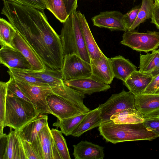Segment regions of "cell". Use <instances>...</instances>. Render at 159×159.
I'll return each mask as SVG.
<instances>
[{"label": "cell", "mask_w": 159, "mask_h": 159, "mask_svg": "<svg viewBox=\"0 0 159 159\" xmlns=\"http://www.w3.org/2000/svg\"><path fill=\"white\" fill-rule=\"evenodd\" d=\"M44 10L5 1L1 14L36 52L45 69L61 70L64 59L61 39Z\"/></svg>", "instance_id": "obj_1"}, {"label": "cell", "mask_w": 159, "mask_h": 159, "mask_svg": "<svg viewBox=\"0 0 159 159\" xmlns=\"http://www.w3.org/2000/svg\"><path fill=\"white\" fill-rule=\"evenodd\" d=\"M100 134L107 142L114 144L129 141L151 140L159 137L143 123L116 124L111 120L102 122L98 127Z\"/></svg>", "instance_id": "obj_2"}, {"label": "cell", "mask_w": 159, "mask_h": 159, "mask_svg": "<svg viewBox=\"0 0 159 159\" xmlns=\"http://www.w3.org/2000/svg\"><path fill=\"white\" fill-rule=\"evenodd\" d=\"M63 24L59 36L64 57L75 54L90 63L91 59L84 41L76 11H73Z\"/></svg>", "instance_id": "obj_3"}, {"label": "cell", "mask_w": 159, "mask_h": 159, "mask_svg": "<svg viewBox=\"0 0 159 159\" xmlns=\"http://www.w3.org/2000/svg\"><path fill=\"white\" fill-rule=\"evenodd\" d=\"M40 113L31 102L7 93L4 127L19 130Z\"/></svg>", "instance_id": "obj_4"}, {"label": "cell", "mask_w": 159, "mask_h": 159, "mask_svg": "<svg viewBox=\"0 0 159 159\" xmlns=\"http://www.w3.org/2000/svg\"><path fill=\"white\" fill-rule=\"evenodd\" d=\"M120 43L137 51L146 53L152 52L159 46V32L140 33L127 31L124 33Z\"/></svg>", "instance_id": "obj_5"}, {"label": "cell", "mask_w": 159, "mask_h": 159, "mask_svg": "<svg viewBox=\"0 0 159 159\" xmlns=\"http://www.w3.org/2000/svg\"><path fill=\"white\" fill-rule=\"evenodd\" d=\"M134 104L135 96L129 91L123 90L112 94L106 102L98 106L102 122L110 120L111 116L116 112L129 108L136 109Z\"/></svg>", "instance_id": "obj_6"}, {"label": "cell", "mask_w": 159, "mask_h": 159, "mask_svg": "<svg viewBox=\"0 0 159 159\" xmlns=\"http://www.w3.org/2000/svg\"><path fill=\"white\" fill-rule=\"evenodd\" d=\"M14 79L16 84L40 113L52 114L47 101V98L49 95L54 94L51 87L32 85Z\"/></svg>", "instance_id": "obj_7"}, {"label": "cell", "mask_w": 159, "mask_h": 159, "mask_svg": "<svg viewBox=\"0 0 159 159\" xmlns=\"http://www.w3.org/2000/svg\"><path fill=\"white\" fill-rule=\"evenodd\" d=\"M64 59L61 69L63 81L91 76L90 63L78 55L74 54L67 55L64 57Z\"/></svg>", "instance_id": "obj_8"}, {"label": "cell", "mask_w": 159, "mask_h": 159, "mask_svg": "<svg viewBox=\"0 0 159 159\" xmlns=\"http://www.w3.org/2000/svg\"><path fill=\"white\" fill-rule=\"evenodd\" d=\"M0 159H27L17 130L0 136Z\"/></svg>", "instance_id": "obj_9"}, {"label": "cell", "mask_w": 159, "mask_h": 159, "mask_svg": "<svg viewBox=\"0 0 159 159\" xmlns=\"http://www.w3.org/2000/svg\"><path fill=\"white\" fill-rule=\"evenodd\" d=\"M47 101L52 115L60 120L86 113L90 111L76 106L55 94L49 95Z\"/></svg>", "instance_id": "obj_10"}, {"label": "cell", "mask_w": 159, "mask_h": 159, "mask_svg": "<svg viewBox=\"0 0 159 159\" xmlns=\"http://www.w3.org/2000/svg\"><path fill=\"white\" fill-rule=\"evenodd\" d=\"M0 63L8 68L32 70L31 65L20 51L8 46H1Z\"/></svg>", "instance_id": "obj_11"}, {"label": "cell", "mask_w": 159, "mask_h": 159, "mask_svg": "<svg viewBox=\"0 0 159 159\" xmlns=\"http://www.w3.org/2000/svg\"><path fill=\"white\" fill-rule=\"evenodd\" d=\"M63 82L67 86L88 95L95 93L106 91L111 88L109 84L92 76L63 81Z\"/></svg>", "instance_id": "obj_12"}, {"label": "cell", "mask_w": 159, "mask_h": 159, "mask_svg": "<svg viewBox=\"0 0 159 159\" xmlns=\"http://www.w3.org/2000/svg\"><path fill=\"white\" fill-rule=\"evenodd\" d=\"M123 15L117 11H102L93 17L92 20L94 26L107 28L111 31L126 32L127 30L123 22Z\"/></svg>", "instance_id": "obj_13"}, {"label": "cell", "mask_w": 159, "mask_h": 159, "mask_svg": "<svg viewBox=\"0 0 159 159\" xmlns=\"http://www.w3.org/2000/svg\"><path fill=\"white\" fill-rule=\"evenodd\" d=\"M90 64L91 76L106 84L111 83L114 77L110 58L103 53L100 58L91 59Z\"/></svg>", "instance_id": "obj_14"}, {"label": "cell", "mask_w": 159, "mask_h": 159, "mask_svg": "<svg viewBox=\"0 0 159 159\" xmlns=\"http://www.w3.org/2000/svg\"><path fill=\"white\" fill-rule=\"evenodd\" d=\"M134 106L144 117L159 116V93L135 96Z\"/></svg>", "instance_id": "obj_15"}, {"label": "cell", "mask_w": 159, "mask_h": 159, "mask_svg": "<svg viewBox=\"0 0 159 159\" xmlns=\"http://www.w3.org/2000/svg\"><path fill=\"white\" fill-rule=\"evenodd\" d=\"M12 46L21 52L31 65L32 70L45 69L36 52L17 31L12 41Z\"/></svg>", "instance_id": "obj_16"}, {"label": "cell", "mask_w": 159, "mask_h": 159, "mask_svg": "<svg viewBox=\"0 0 159 159\" xmlns=\"http://www.w3.org/2000/svg\"><path fill=\"white\" fill-rule=\"evenodd\" d=\"M37 138L43 152V159H61L48 124L41 130Z\"/></svg>", "instance_id": "obj_17"}, {"label": "cell", "mask_w": 159, "mask_h": 159, "mask_svg": "<svg viewBox=\"0 0 159 159\" xmlns=\"http://www.w3.org/2000/svg\"><path fill=\"white\" fill-rule=\"evenodd\" d=\"M72 154L75 159H103L104 148L86 140L73 145Z\"/></svg>", "instance_id": "obj_18"}, {"label": "cell", "mask_w": 159, "mask_h": 159, "mask_svg": "<svg viewBox=\"0 0 159 159\" xmlns=\"http://www.w3.org/2000/svg\"><path fill=\"white\" fill-rule=\"evenodd\" d=\"M48 117L43 114L38 116L18 130L20 137L32 143L37 138L41 130L48 124Z\"/></svg>", "instance_id": "obj_19"}, {"label": "cell", "mask_w": 159, "mask_h": 159, "mask_svg": "<svg viewBox=\"0 0 159 159\" xmlns=\"http://www.w3.org/2000/svg\"><path fill=\"white\" fill-rule=\"evenodd\" d=\"M76 13L79 19L84 41L91 59L100 58L103 53L91 33L84 14L80 11Z\"/></svg>", "instance_id": "obj_20"}, {"label": "cell", "mask_w": 159, "mask_h": 159, "mask_svg": "<svg viewBox=\"0 0 159 159\" xmlns=\"http://www.w3.org/2000/svg\"><path fill=\"white\" fill-rule=\"evenodd\" d=\"M152 78L150 75L136 70L132 73L123 83L129 91L137 96L143 93Z\"/></svg>", "instance_id": "obj_21"}, {"label": "cell", "mask_w": 159, "mask_h": 159, "mask_svg": "<svg viewBox=\"0 0 159 159\" xmlns=\"http://www.w3.org/2000/svg\"><path fill=\"white\" fill-rule=\"evenodd\" d=\"M102 122L101 110L98 107L87 113L73 130L71 135L80 137L88 131L99 127Z\"/></svg>", "instance_id": "obj_22"}, {"label": "cell", "mask_w": 159, "mask_h": 159, "mask_svg": "<svg viewBox=\"0 0 159 159\" xmlns=\"http://www.w3.org/2000/svg\"><path fill=\"white\" fill-rule=\"evenodd\" d=\"M54 93L75 105L90 111L84 103L85 94L65 84L63 82L51 87Z\"/></svg>", "instance_id": "obj_23"}, {"label": "cell", "mask_w": 159, "mask_h": 159, "mask_svg": "<svg viewBox=\"0 0 159 159\" xmlns=\"http://www.w3.org/2000/svg\"><path fill=\"white\" fill-rule=\"evenodd\" d=\"M114 78L125 81L134 72L137 70V67L128 59L120 55L110 58Z\"/></svg>", "instance_id": "obj_24"}, {"label": "cell", "mask_w": 159, "mask_h": 159, "mask_svg": "<svg viewBox=\"0 0 159 159\" xmlns=\"http://www.w3.org/2000/svg\"><path fill=\"white\" fill-rule=\"evenodd\" d=\"M139 71L153 77L159 74V49L151 53L140 54Z\"/></svg>", "instance_id": "obj_25"}, {"label": "cell", "mask_w": 159, "mask_h": 159, "mask_svg": "<svg viewBox=\"0 0 159 159\" xmlns=\"http://www.w3.org/2000/svg\"><path fill=\"white\" fill-rule=\"evenodd\" d=\"M110 120L116 124H133L143 123L144 118L136 109L129 108L115 113Z\"/></svg>", "instance_id": "obj_26"}, {"label": "cell", "mask_w": 159, "mask_h": 159, "mask_svg": "<svg viewBox=\"0 0 159 159\" xmlns=\"http://www.w3.org/2000/svg\"><path fill=\"white\" fill-rule=\"evenodd\" d=\"M30 74L42 80L51 87L63 82L61 70H25Z\"/></svg>", "instance_id": "obj_27"}, {"label": "cell", "mask_w": 159, "mask_h": 159, "mask_svg": "<svg viewBox=\"0 0 159 159\" xmlns=\"http://www.w3.org/2000/svg\"><path fill=\"white\" fill-rule=\"evenodd\" d=\"M46 7L61 23L65 22L69 16L67 14L64 0H43Z\"/></svg>", "instance_id": "obj_28"}, {"label": "cell", "mask_w": 159, "mask_h": 159, "mask_svg": "<svg viewBox=\"0 0 159 159\" xmlns=\"http://www.w3.org/2000/svg\"><path fill=\"white\" fill-rule=\"evenodd\" d=\"M87 113L80 114L61 120L57 119L53 123V126L59 128L62 133L66 136L71 135V133Z\"/></svg>", "instance_id": "obj_29"}, {"label": "cell", "mask_w": 159, "mask_h": 159, "mask_svg": "<svg viewBox=\"0 0 159 159\" xmlns=\"http://www.w3.org/2000/svg\"><path fill=\"white\" fill-rule=\"evenodd\" d=\"M16 31L11 24L3 18L0 19V44L12 47V42Z\"/></svg>", "instance_id": "obj_30"}, {"label": "cell", "mask_w": 159, "mask_h": 159, "mask_svg": "<svg viewBox=\"0 0 159 159\" xmlns=\"http://www.w3.org/2000/svg\"><path fill=\"white\" fill-rule=\"evenodd\" d=\"M8 69V74L15 79L32 85L51 87L41 80L30 74L25 70L13 68Z\"/></svg>", "instance_id": "obj_31"}, {"label": "cell", "mask_w": 159, "mask_h": 159, "mask_svg": "<svg viewBox=\"0 0 159 159\" xmlns=\"http://www.w3.org/2000/svg\"><path fill=\"white\" fill-rule=\"evenodd\" d=\"M154 4V0H142V4L136 20L127 31H134L140 24L151 18Z\"/></svg>", "instance_id": "obj_32"}, {"label": "cell", "mask_w": 159, "mask_h": 159, "mask_svg": "<svg viewBox=\"0 0 159 159\" xmlns=\"http://www.w3.org/2000/svg\"><path fill=\"white\" fill-rule=\"evenodd\" d=\"M51 131L61 159H70L66 141L62 135L61 131L54 128H52Z\"/></svg>", "instance_id": "obj_33"}, {"label": "cell", "mask_w": 159, "mask_h": 159, "mask_svg": "<svg viewBox=\"0 0 159 159\" xmlns=\"http://www.w3.org/2000/svg\"><path fill=\"white\" fill-rule=\"evenodd\" d=\"M7 94V82H0V136L4 134L3 130L5 116L6 101Z\"/></svg>", "instance_id": "obj_34"}, {"label": "cell", "mask_w": 159, "mask_h": 159, "mask_svg": "<svg viewBox=\"0 0 159 159\" xmlns=\"http://www.w3.org/2000/svg\"><path fill=\"white\" fill-rule=\"evenodd\" d=\"M10 76L9 80L7 82V93L31 102L24 92L16 84L14 78L11 75Z\"/></svg>", "instance_id": "obj_35"}, {"label": "cell", "mask_w": 159, "mask_h": 159, "mask_svg": "<svg viewBox=\"0 0 159 159\" xmlns=\"http://www.w3.org/2000/svg\"><path fill=\"white\" fill-rule=\"evenodd\" d=\"M140 7L138 6L132 8L122 17L123 23L128 30L133 25L137 18Z\"/></svg>", "instance_id": "obj_36"}, {"label": "cell", "mask_w": 159, "mask_h": 159, "mask_svg": "<svg viewBox=\"0 0 159 159\" xmlns=\"http://www.w3.org/2000/svg\"><path fill=\"white\" fill-rule=\"evenodd\" d=\"M144 118V125L159 135V116Z\"/></svg>", "instance_id": "obj_37"}, {"label": "cell", "mask_w": 159, "mask_h": 159, "mask_svg": "<svg viewBox=\"0 0 159 159\" xmlns=\"http://www.w3.org/2000/svg\"><path fill=\"white\" fill-rule=\"evenodd\" d=\"M20 137L26 159H40L31 143Z\"/></svg>", "instance_id": "obj_38"}, {"label": "cell", "mask_w": 159, "mask_h": 159, "mask_svg": "<svg viewBox=\"0 0 159 159\" xmlns=\"http://www.w3.org/2000/svg\"><path fill=\"white\" fill-rule=\"evenodd\" d=\"M16 2L39 9L44 10L47 7L43 0H2Z\"/></svg>", "instance_id": "obj_39"}, {"label": "cell", "mask_w": 159, "mask_h": 159, "mask_svg": "<svg viewBox=\"0 0 159 159\" xmlns=\"http://www.w3.org/2000/svg\"><path fill=\"white\" fill-rule=\"evenodd\" d=\"M159 93V74L153 77L143 93Z\"/></svg>", "instance_id": "obj_40"}, {"label": "cell", "mask_w": 159, "mask_h": 159, "mask_svg": "<svg viewBox=\"0 0 159 159\" xmlns=\"http://www.w3.org/2000/svg\"><path fill=\"white\" fill-rule=\"evenodd\" d=\"M151 22L159 30V4L154 3L151 16Z\"/></svg>", "instance_id": "obj_41"}, {"label": "cell", "mask_w": 159, "mask_h": 159, "mask_svg": "<svg viewBox=\"0 0 159 159\" xmlns=\"http://www.w3.org/2000/svg\"><path fill=\"white\" fill-rule=\"evenodd\" d=\"M68 14L70 16L78 7V0H64Z\"/></svg>", "instance_id": "obj_42"}, {"label": "cell", "mask_w": 159, "mask_h": 159, "mask_svg": "<svg viewBox=\"0 0 159 159\" xmlns=\"http://www.w3.org/2000/svg\"><path fill=\"white\" fill-rule=\"evenodd\" d=\"M154 3L159 4V0H154Z\"/></svg>", "instance_id": "obj_43"}, {"label": "cell", "mask_w": 159, "mask_h": 159, "mask_svg": "<svg viewBox=\"0 0 159 159\" xmlns=\"http://www.w3.org/2000/svg\"><path fill=\"white\" fill-rule=\"evenodd\" d=\"M134 0V1H135V0Z\"/></svg>", "instance_id": "obj_44"}]
</instances>
